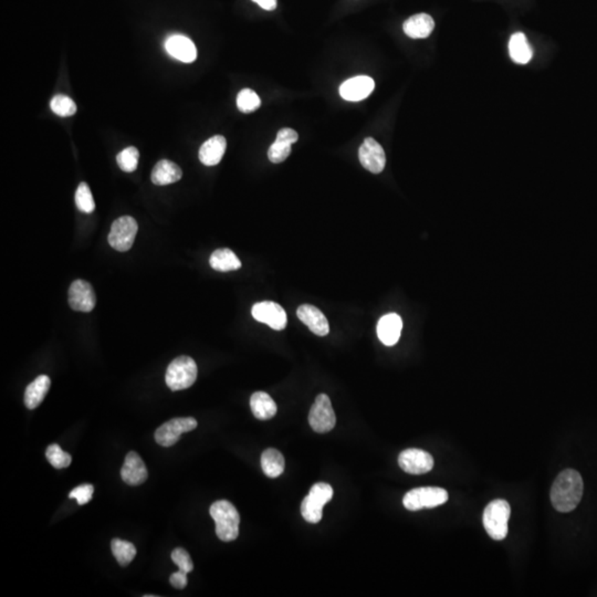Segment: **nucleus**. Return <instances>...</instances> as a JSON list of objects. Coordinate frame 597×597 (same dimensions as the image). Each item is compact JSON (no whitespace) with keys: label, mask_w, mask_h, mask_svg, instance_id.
I'll return each instance as SVG.
<instances>
[{"label":"nucleus","mask_w":597,"mask_h":597,"mask_svg":"<svg viewBox=\"0 0 597 597\" xmlns=\"http://www.w3.org/2000/svg\"><path fill=\"white\" fill-rule=\"evenodd\" d=\"M583 479L574 469H565L556 477L551 489V502L556 511L567 513L574 510L583 497Z\"/></svg>","instance_id":"f257e3e1"},{"label":"nucleus","mask_w":597,"mask_h":597,"mask_svg":"<svg viewBox=\"0 0 597 597\" xmlns=\"http://www.w3.org/2000/svg\"><path fill=\"white\" fill-rule=\"evenodd\" d=\"M210 515L216 523V534L221 541L230 542L239 536L240 517L229 501H216L210 506Z\"/></svg>","instance_id":"f03ea898"},{"label":"nucleus","mask_w":597,"mask_h":597,"mask_svg":"<svg viewBox=\"0 0 597 597\" xmlns=\"http://www.w3.org/2000/svg\"><path fill=\"white\" fill-rule=\"evenodd\" d=\"M511 514L510 504L506 500L498 499L490 502L484 509L482 522L486 533L497 541L506 539L508 536V522Z\"/></svg>","instance_id":"7ed1b4c3"},{"label":"nucleus","mask_w":597,"mask_h":597,"mask_svg":"<svg viewBox=\"0 0 597 597\" xmlns=\"http://www.w3.org/2000/svg\"><path fill=\"white\" fill-rule=\"evenodd\" d=\"M198 368L191 357H180L175 359L167 368L166 384L171 390H186L196 381Z\"/></svg>","instance_id":"20e7f679"},{"label":"nucleus","mask_w":597,"mask_h":597,"mask_svg":"<svg viewBox=\"0 0 597 597\" xmlns=\"http://www.w3.org/2000/svg\"><path fill=\"white\" fill-rule=\"evenodd\" d=\"M448 501V492L438 486H420L407 492L403 504L409 511L436 508Z\"/></svg>","instance_id":"39448f33"},{"label":"nucleus","mask_w":597,"mask_h":597,"mask_svg":"<svg viewBox=\"0 0 597 597\" xmlns=\"http://www.w3.org/2000/svg\"><path fill=\"white\" fill-rule=\"evenodd\" d=\"M333 497V488L329 484L319 482L312 486L309 495L304 498L301 504L303 519L310 523H319L323 515L324 504Z\"/></svg>","instance_id":"423d86ee"},{"label":"nucleus","mask_w":597,"mask_h":597,"mask_svg":"<svg viewBox=\"0 0 597 597\" xmlns=\"http://www.w3.org/2000/svg\"><path fill=\"white\" fill-rule=\"evenodd\" d=\"M138 226L135 219L131 216H123L116 219L111 227L108 243L117 252H129L135 240Z\"/></svg>","instance_id":"0eeeda50"},{"label":"nucleus","mask_w":597,"mask_h":597,"mask_svg":"<svg viewBox=\"0 0 597 597\" xmlns=\"http://www.w3.org/2000/svg\"><path fill=\"white\" fill-rule=\"evenodd\" d=\"M309 423L319 434H325L334 428L337 417L329 396L325 394L316 396L310 410Z\"/></svg>","instance_id":"6e6552de"},{"label":"nucleus","mask_w":597,"mask_h":597,"mask_svg":"<svg viewBox=\"0 0 597 597\" xmlns=\"http://www.w3.org/2000/svg\"><path fill=\"white\" fill-rule=\"evenodd\" d=\"M197 425V420L193 417L173 418L155 431V440L158 445L171 447L178 442L184 433L193 430Z\"/></svg>","instance_id":"1a4fd4ad"},{"label":"nucleus","mask_w":597,"mask_h":597,"mask_svg":"<svg viewBox=\"0 0 597 597\" xmlns=\"http://www.w3.org/2000/svg\"><path fill=\"white\" fill-rule=\"evenodd\" d=\"M252 313L254 320L267 324L276 331H281L287 326V313L285 309L276 302H258L252 307Z\"/></svg>","instance_id":"9d476101"},{"label":"nucleus","mask_w":597,"mask_h":597,"mask_svg":"<svg viewBox=\"0 0 597 597\" xmlns=\"http://www.w3.org/2000/svg\"><path fill=\"white\" fill-rule=\"evenodd\" d=\"M398 464L405 473L424 475L434 467V458L430 453L421 449H406L398 457Z\"/></svg>","instance_id":"9b49d317"},{"label":"nucleus","mask_w":597,"mask_h":597,"mask_svg":"<svg viewBox=\"0 0 597 597\" xmlns=\"http://www.w3.org/2000/svg\"><path fill=\"white\" fill-rule=\"evenodd\" d=\"M359 162L365 169L379 174L386 165V155L381 144L372 138H365L359 149Z\"/></svg>","instance_id":"f8f14e48"},{"label":"nucleus","mask_w":597,"mask_h":597,"mask_svg":"<svg viewBox=\"0 0 597 597\" xmlns=\"http://www.w3.org/2000/svg\"><path fill=\"white\" fill-rule=\"evenodd\" d=\"M95 293L93 287L84 280H75L69 289V304L72 310L80 312H91L95 307Z\"/></svg>","instance_id":"ddd939ff"},{"label":"nucleus","mask_w":597,"mask_h":597,"mask_svg":"<svg viewBox=\"0 0 597 597\" xmlns=\"http://www.w3.org/2000/svg\"><path fill=\"white\" fill-rule=\"evenodd\" d=\"M375 88V82L368 75H359L343 83L340 86V95L350 102H359L370 97Z\"/></svg>","instance_id":"4468645a"},{"label":"nucleus","mask_w":597,"mask_h":597,"mask_svg":"<svg viewBox=\"0 0 597 597\" xmlns=\"http://www.w3.org/2000/svg\"><path fill=\"white\" fill-rule=\"evenodd\" d=\"M298 320L309 328L310 331L319 337L329 334V321L321 310L311 304H303L296 310Z\"/></svg>","instance_id":"2eb2a0df"},{"label":"nucleus","mask_w":597,"mask_h":597,"mask_svg":"<svg viewBox=\"0 0 597 597\" xmlns=\"http://www.w3.org/2000/svg\"><path fill=\"white\" fill-rule=\"evenodd\" d=\"M165 49L171 57L184 64H191L197 58L196 46L191 39L182 35H174L166 39Z\"/></svg>","instance_id":"dca6fc26"},{"label":"nucleus","mask_w":597,"mask_h":597,"mask_svg":"<svg viewBox=\"0 0 597 597\" xmlns=\"http://www.w3.org/2000/svg\"><path fill=\"white\" fill-rule=\"evenodd\" d=\"M122 479L130 486H138L146 481L147 469L141 457L134 451L127 453L121 469Z\"/></svg>","instance_id":"f3484780"},{"label":"nucleus","mask_w":597,"mask_h":597,"mask_svg":"<svg viewBox=\"0 0 597 597\" xmlns=\"http://www.w3.org/2000/svg\"><path fill=\"white\" fill-rule=\"evenodd\" d=\"M401 329H403V321L401 316L395 313H390L379 319L377 324V335L385 345H395L401 337Z\"/></svg>","instance_id":"a211bd4d"},{"label":"nucleus","mask_w":597,"mask_h":597,"mask_svg":"<svg viewBox=\"0 0 597 597\" xmlns=\"http://www.w3.org/2000/svg\"><path fill=\"white\" fill-rule=\"evenodd\" d=\"M226 138L221 135H215L202 144L199 149V160L206 166H215L220 163L226 152Z\"/></svg>","instance_id":"6ab92c4d"},{"label":"nucleus","mask_w":597,"mask_h":597,"mask_svg":"<svg viewBox=\"0 0 597 597\" xmlns=\"http://www.w3.org/2000/svg\"><path fill=\"white\" fill-rule=\"evenodd\" d=\"M182 171L180 166L169 160H162L154 166L151 175L153 184L158 186L169 185L182 178Z\"/></svg>","instance_id":"aec40b11"},{"label":"nucleus","mask_w":597,"mask_h":597,"mask_svg":"<svg viewBox=\"0 0 597 597\" xmlns=\"http://www.w3.org/2000/svg\"><path fill=\"white\" fill-rule=\"evenodd\" d=\"M435 21L429 15L417 14L404 22V32L409 38L425 39L430 36L434 30Z\"/></svg>","instance_id":"412c9836"},{"label":"nucleus","mask_w":597,"mask_h":597,"mask_svg":"<svg viewBox=\"0 0 597 597\" xmlns=\"http://www.w3.org/2000/svg\"><path fill=\"white\" fill-rule=\"evenodd\" d=\"M50 385L51 381L47 375L38 376L32 383L28 385L25 392V404L27 408H37L42 403L49 392Z\"/></svg>","instance_id":"4be33fe9"},{"label":"nucleus","mask_w":597,"mask_h":597,"mask_svg":"<svg viewBox=\"0 0 597 597\" xmlns=\"http://www.w3.org/2000/svg\"><path fill=\"white\" fill-rule=\"evenodd\" d=\"M250 407L254 417L268 420L276 414L278 407L271 396L265 392H256L250 398Z\"/></svg>","instance_id":"5701e85b"},{"label":"nucleus","mask_w":597,"mask_h":597,"mask_svg":"<svg viewBox=\"0 0 597 597\" xmlns=\"http://www.w3.org/2000/svg\"><path fill=\"white\" fill-rule=\"evenodd\" d=\"M210 267L220 272H229L241 268V261L235 252L228 248L217 249L210 256Z\"/></svg>","instance_id":"b1692460"},{"label":"nucleus","mask_w":597,"mask_h":597,"mask_svg":"<svg viewBox=\"0 0 597 597\" xmlns=\"http://www.w3.org/2000/svg\"><path fill=\"white\" fill-rule=\"evenodd\" d=\"M509 53L515 64H527L532 59V49L524 33H514L509 42Z\"/></svg>","instance_id":"393cba45"},{"label":"nucleus","mask_w":597,"mask_h":597,"mask_svg":"<svg viewBox=\"0 0 597 597\" xmlns=\"http://www.w3.org/2000/svg\"><path fill=\"white\" fill-rule=\"evenodd\" d=\"M285 458L280 451L269 448L261 455V467L269 478H276L285 471Z\"/></svg>","instance_id":"a878e982"},{"label":"nucleus","mask_w":597,"mask_h":597,"mask_svg":"<svg viewBox=\"0 0 597 597\" xmlns=\"http://www.w3.org/2000/svg\"><path fill=\"white\" fill-rule=\"evenodd\" d=\"M111 549L113 556H115L116 561L119 562L122 567L129 565L136 556L135 547L131 542L122 541L120 539L112 540Z\"/></svg>","instance_id":"bb28decb"},{"label":"nucleus","mask_w":597,"mask_h":597,"mask_svg":"<svg viewBox=\"0 0 597 597\" xmlns=\"http://www.w3.org/2000/svg\"><path fill=\"white\" fill-rule=\"evenodd\" d=\"M50 108L53 113L61 117L75 115L77 113V104L71 97H66L64 94H57L50 102Z\"/></svg>","instance_id":"cd10ccee"},{"label":"nucleus","mask_w":597,"mask_h":597,"mask_svg":"<svg viewBox=\"0 0 597 597\" xmlns=\"http://www.w3.org/2000/svg\"><path fill=\"white\" fill-rule=\"evenodd\" d=\"M75 205L82 213L91 214L95 209V202L92 196L91 189L86 182H80L75 191Z\"/></svg>","instance_id":"c85d7f7f"},{"label":"nucleus","mask_w":597,"mask_h":597,"mask_svg":"<svg viewBox=\"0 0 597 597\" xmlns=\"http://www.w3.org/2000/svg\"><path fill=\"white\" fill-rule=\"evenodd\" d=\"M261 104L260 97L250 88H243L237 97V106L243 113H252Z\"/></svg>","instance_id":"c756f323"},{"label":"nucleus","mask_w":597,"mask_h":597,"mask_svg":"<svg viewBox=\"0 0 597 597\" xmlns=\"http://www.w3.org/2000/svg\"><path fill=\"white\" fill-rule=\"evenodd\" d=\"M138 158H140V153H138V149L134 146H129L117 154L116 160H117V164H119L122 171L132 173L138 169Z\"/></svg>","instance_id":"7c9ffc66"},{"label":"nucleus","mask_w":597,"mask_h":597,"mask_svg":"<svg viewBox=\"0 0 597 597\" xmlns=\"http://www.w3.org/2000/svg\"><path fill=\"white\" fill-rule=\"evenodd\" d=\"M46 457L48 462L53 464V467L57 469H64V468L69 467L71 464L72 458L69 453L61 449L60 446L57 444L50 445L46 451Z\"/></svg>","instance_id":"2f4dec72"},{"label":"nucleus","mask_w":597,"mask_h":597,"mask_svg":"<svg viewBox=\"0 0 597 597\" xmlns=\"http://www.w3.org/2000/svg\"><path fill=\"white\" fill-rule=\"evenodd\" d=\"M291 145L292 144L276 138V141L269 147L268 151V158L271 163L279 164L285 162L291 154Z\"/></svg>","instance_id":"473e14b6"},{"label":"nucleus","mask_w":597,"mask_h":597,"mask_svg":"<svg viewBox=\"0 0 597 597\" xmlns=\"http://www.w3.org/2000/svg\"><path fill=\"white\" fill-rule=\"evenodd\" d=\"M171 560L180 571H184L186 573H191L193 571V564L191 556L188 554L187 551L184 550L182 547H177L171 552Z\"/></svg>","instance_id":"72a5a7b5"},{"label":"nucleus","mask_w":597,"mask_h":597,"mask_svg":"<svg viewBox=\"0 0 597 597\" xmlns=\"http://www.w3.org/2000/svg\"><path fill=\"white\" fill-rule=\"evenodd\" d=\"M94 486L92 484H81L70 492L69 498L75 499L80 506L91 501L93 497Z\"/></svg>","instance_id":"f704fd0d"},{"label":"nucleus","mask_w":597,"mask_h":597,"mask_svg":"<svg viewBox=\"0 0 597 597\" xmlns=\"http://www.w3.org/2000/svg\"><path fill=\"white\" fill-rule=\"evenodd\" d=\"M187 574L188 573L180 571V569L178 572L171 574V578H169L171 586L177 589H185L186 585H187Z\"/></svg>","instance_id":"c9c22d12"},{"label":"nucleus","mask_w":597,"mask_h":597,"mask_svg":"<svg viewBox=\"0 0 597 597\" xmlns=\"http://www.w3.org/2000/svg\"><path fill=\"white\" fill-rule=\"evenodd\" d=\"M276 140H281V141L287 142V143L290 144L296 143L298 140V133L292 130V129L285 127V129H282V130L278 132Z\"/></svg>","instance_id":"e433bc0d"},{"label":"nucleus","mask_w":597,"mask_h":597,"mask_svg":"<svg viewBox=\"0 0 597 597\" xmlns=\"http://www.w3.org/2000/svg\"><path fill=\"white\" fill-rule=\"evenodd\" d=\"M257 3L265 10H274L276 8V0H252Z\"/></svg>","instance_id":"4c0bfd02"}]
</instances>
